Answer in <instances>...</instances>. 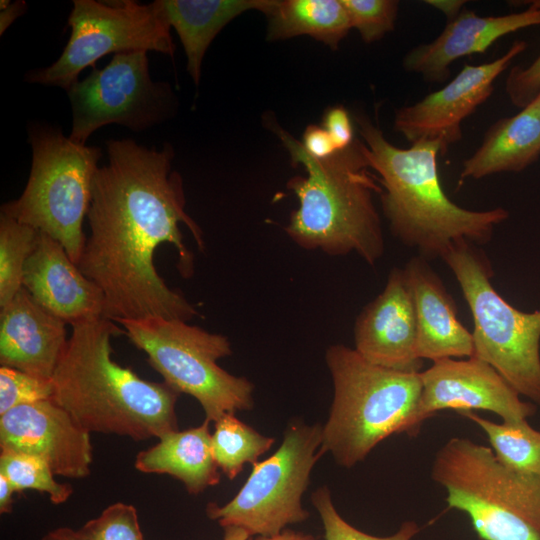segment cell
Listing matches in <instances>:
<instances>
[{"mask_svg":"<svg viewBox=\"0 0 540 540\" xmlns=\"http://www.w3.org/2000/svg\"><path fill=\"white\" fill-rule=\"evenodd\" d=\"M108 163L95 173L86 236L78 267L105 298L104 317H164L189 321L198 313L158 274L154 254L164 243L175 247L178 270L188 278L193 254L183 242L186 225L200 250L202 231L185 211L182 178L172 170L173 147L160 150L133 139L106 141Z\"/></svg>","mask_w":540,"mask_h":540,"instance_id":"6da1fadb","label":"cell"},{"mask_svg":"<svg viewBox=\"0 0 540 540\" xmlns=\"http://www.w3.org/2000/svg\"><path fill=\"white\" fill-rule=\"evenodd\" d=\"M115 321L95 317L73 325L53 374V400L90 433L135 441L178 430L179 392L142 379L112 358L111 339L124 334Z\"/></svg>","mask_w":540,"mask_h":540,"instance_id":"7a4b0ae2","label":"cell"},{"mask_svg":"<svg viewBox=\"0 0 540 540\" xmlns=\"http://www.w3.org/2000/svg\"><path fill=\"white\" fill-rule=\"evenodd\" d=\"M369 167L382 188L381 207L392 234L423 258H441L452 244L488 243L495 227L509 217L501 207L474 211L449 199L440 182L439 144L419 142L409 148L391 144L366 116H355Z\"/></svg>","mask_w":540,"mask_h":540,"instance_id":"3957f363","label":"cell"},{"mask_svg":"<svg viewBox=\"0 0 540 540\" xmlns=\"http://www.w3.org/2000/svg\"><path fill=\"white\" fill-rule=\"evenodd\" d=\"M271 129L287 148L292 163L302 164L307 177L296 176L287 186L299 207L291 214L285 232L306 250H321L333 256L358 254L374 265L385 252L379 213L373 202L381 194L378 176L371 173L362 140L326 159H315L302 143L272 123Z\"/></svg>","mask_w":540,"mask_h":540,"instance_id":"277c9868","label":"cell"},{"mask_svg":"<svg viewBox=\"0 0 540 540\" xmlns=\"http://www.w3.org/2000/svg\"><path fill=\"white\" fill-rule=\"evenodd\" d=\"M325 361L333 400L319 455L330 453L337 464L351 468L389 436L407 433L421 376L374 365L343 344L331 345Z\"/></svg>","mask_w":540,"mask_h":540,"instance_id":"5b68a950","label":"cell"},{"mask_svg":"<svg viewBox=\"0 0 540 540\" xmlns=\"http://www.w3.org/2000/svg\"><path fill=\"white\" fill-rule=\"evenodd\" d=\"M431 479L481 540H540V476L505 466L489 446L451 437L434 456Z\"/></svg>","mask_w":540,"mask_h":540,"instance_id":"8992f818","label":"cell"},{"mask_svg":"<svg viewBox=\"0 0 540 540\" xmlns=\"http://www.w3.org/2000/svg\"><path fill=\"white\" fill-rule=\"evenodd\" d=\"M28 136L32 166L27 184L18 199L1 206V213L58 241L78 265L102 151L77 144L50 126L34 125Z\"/></svg>","mask_w":540,"mask_h":540,"instance_id":"52a82bcc","label":"cell"},{"mask_svg":"<svg viewBox=\"0 0 540 540\" xmlns=\"http://www.w3.org/2000/svg\"><path fill=\"white\" fill-rule=\"evenodd\" d=\"M441 259L453 272L473 316V356L540 406V309L523 312L499 295L490 281L491 263L476 244L456 242Z\"/></svg>","mask_w":540,"mask_h":540,"instance_id":"ba28073f","label":"cell"},{"mask_svg":"<svg viewBox=\"0 0 540 540\" xmlns=\"http://www.w3.org/2000/svg\"><path fill=\"white\" fill-rule=\"evenodd\" d=\"M124 335L147 355V362L179 393L194 397L206 419L215 422L225 414L254 406V385L234 376L217 361L232 354L229 339L188 321L164 317L119 319Z\"/></svg>","mask_w":540,"mask_h":540,"instance_id":"9c48e42d","label":"cell"},{"mask_svg":"<svg viewBox=\"0 0 540 540\" xmlns=\"http://www.w3.org/2000/svg\"><path fill=\"white\" fill-rule=\"evenodd\" d=\"M322 426L293 421L278 450L252 465V471L232 500L206 507L209 519L222 527L235 526L251 536H273L288 525L305 521L309 513L302 496L319 459Z\"/></svg>","mask_w":540,"mask_h":540,"instance_id":"30bf717a","label":"cell"},{"mask_svg":"<svg viewBox=\"0 0 540 540\" xmlns=\"http://www.w3.org/2000/svg\"><path fill=\"white\" fill-rule=\"evenodd\" d=\"M68 25L71 35L61 56L46 68L29 71L26 82L67 91L85 68H95L96 61L110 53L156 51L170 57L175 53L170 26L156 1L111 5L75 0Z\"/></svg>","mask_w":540,"mask_h":540,"instance_id":"8fae6325","label":"cell"},{"mask_svg":"<svg viewBox=\"0 0 540 540\" xmlns=\"http://www.w3.org/2000/svg\"><path fill=\"white\" fill-rule=\"evenodd\" d=\"M72 108L69 139L85 145L99 128L117 124L145 131L171 118L177 99L167 82H154L146 51L115 54L67 90Z\"/></svg>","mask_w":540,"mask_h":540,"instance_id":"7c38bea8","label":"cell"},{"mask_svg":"<svg viewBox=\"0 0 540 540\" xmlns=\"http://www.w3.org/2000/svg\"><path fill=\"white\" fill-rule=\"evenodd\" d=\"M420 376L421 394L406 433L411 437L442 410L489 411L504 422L528 420L537 411V405L522 400L490 364L475 356L433 361Z\"/></svg>","mask_w":540,"mask_h":540,"instance_id":"4fadbf2b","label":"cell"},{"mask_svg":"<svg viewBox=\"0 0 540 540\" xmlns=\"http://www.w3.org/2000/svg\"><path fill=\"white\" fill-rule=\"evenodd\" d=\"M527 47L515 41L501 57L480 65H464L441 89L413 105L396 110L394 129L410 144L434 142L444 156L450 145L461 140L462 122L491 96L494 82L511 61Z\"/></svg>","mask_w":540,"mask_h":540,"instance_id":"5bb4252c","label":"cell"},{"mask_svg":"<svg viewBox=\"0 0 540 540\" xmlns=\"http://www.w3.org/2000/svg\"><path fill=\"white\" fill-rule=\"evenodd\" d=\"M90 434L53 399L0 415V450L37 456L58 476L81 479L90 474Z\"/></svg>","mask_w":540,"mask_h":540,"instance_id":"9a60e30c","label":"cell"},{"mask_svg":"<svg viewBox=\"0 0 540 540\" xmlns=\"http://www.w3.org/2000/svg\"><path fill=\"white\" fill-rule=\"evenodd\" d=\"M417 317L403 268H393L382 292L359 313L354 349L368 362L402 372H421Z\"/></svg>","mask_w":540,"mask_h":540,"instance_id":"2e32d148","label":"cell"},{"mask_svg":"<svg viewBox=\"0 0 540 540\" xmlns=\"http://www.w3.org/2000/svg\"><path fill=\"white\" fill-rule=\"evenodd\" d=\"M23 288L45 310L73 325L104 317L100 288L71 260L65 248L40 232L23 270Z\"/></svg>","mask_w":540,"mask_h":540,"instance_id":"e0dca14e","label":"cell"},{"mask_svg":"<svg viewBox=\"0 0 540 540\" xmlns=\"http://www.w3.org/2000/svg\"><path fill=\"white\" fill-rule=\"evenodd\" d=\"M535 25H540L538 1L527 10L502 16H478L463 9L433 41L411 49L403 59V67L428 82L441 83L450 76L454 61L484 53L499 38Z\"/></svg>","mask_w":540,"mask_h":540,"instance_id":"ac0fdd59","label":"cell"},{"mask_svg":"<svg viewBox=\"0 0 540 540\" xmlns=\"http://www.w3.org/2000/svg\"><path fill=\"white\" fill-rule=\"evenodd\" d=\"M0 308L1 366L52 379L68 343L67 323L24 288Z\"/></svg>","mask_w":540,"mask_h":540,"instance_id":"d6986e66","label":"cell"},{"mask_svg":"<svg viewBox=\"0 0 540 540\" xmlns=\"http://www.w3.org/2000/svg\"><path fill=\"white\" fill-rule=\"evenodd\" d=\"M403 269L415 305L419 358L433 362L473 356V335L458 320L456 303L428 260L414 256Z\"/></svg>","mask_w":540,"mask_h":540,"instance_id":"ffe728a7","label":"cell"},{"mask_svg":"<svg viewBox=\"0 0 540 540\" xmlns=\"http://www.w3.org/2000/svg\"><path fill=\"white\" fill-rule=\"evenodd\" d=\"M540 97L511 117L493 123L481 145L462 163L461 179L521 172L540 156Z\"/></svg>","mask_w":540,"mask_h":540,"instance_id":"44dd1931","label":"cell"},{"mask_svg":"<svg viewBox=\"0 0 540 540\" xmlns=\"http://www.w3.org/2000/svg\"><path fill=\"white\" fill-rule=\"evenodd\" d=\"M208 419L193 428L172 431L135 459V468L142 473L168 474L181 481L192 495H198L220 481L211 446Z\"/></svg>","mask_w":540,"mask_h":540,"instance_id":"7402d4cb","label":"cell"},{"mask_svg":"<svg viewBox=\"0 0 540 540\" xmlns=\"http://www.w3.org/2000/svg\"><path fill=\"white\" fill-rule=\"evenodd\" d=\"M269 0H156L169 26L173 27L187 57V71L199 84L207 48L215 36L241 13L263 11Z\"/></svg>","mask_w":540,"mask_h":540,"instance_id":"603a6c76","label":"cell"},{"mask_svg":"<svg viewBox=\"0 0 540 540\" xmlns=\"http://www.w3.org/2000/svg\"><path fill=\"white\" fill-rule=\"evenodd\" d=\"M268 40L309 35L337 49L352 28L341 0H269Z\"/></svg>","mask_w":540,"mask_h":540,"instance_id":"cb8c5ba5","label":"cell"},{"mask_svg":"<svg viewBox=\"0 0 540 540\" xmlns=\"http://www.w3.org/2000/svg\"><path fill=\"white\" fill-rule=\"evenodd\" d=\"M460 414L484 432L501 463L515 471L540 476V431L528 420L497 423L473 411Z\"/></svg>","mask_w":540,"mask_h":540,"instance_id":"d4e9b609","label":"cell"},{"mask_svg":"<svg viewBox=\"0 0 540 540\" xmlns=\"http://www.w3.org/2000/svg\"><path fill=\"white\" fill-rule=\"evenodd\" d=\"M211 446L214 460L227 478L233 480L246 463L255 464L266 453L275 439L239 420L234 414H225L214 422Z\"/></svg>","mask_w":540,"mask_h":540,"instance_id":"484cf974","label":"cell"},{"mask_svg":"<svg viewBox=\"0 0 540 540\" xmlns=\"http://www.w3.org/2000/svg\"><path fill=\"white\" fill-rule=\"evenodd\" d=\"M38 235V230L0 213V307L23 288L24 266Z\"/></svg>","mask_w":540,"mask_h":540,"instance_id":"4316f807","label":"cell"},{"mask_svg":"<svg viewBox=\"0 0 540 540\" xmlns=\"http://www.w3.org/2000/svg\"><path fill=\"white\" fill-rule=\"evenodd\" d=\"M0 474L8 479L15 493L36 490L48 494L53 504L64 503L73 493L72 486L56 481L50 466L37 456L1 451Z\"/></svg>","mask_w":540,"mask_h":540,"instance_id":"83f0119b","label":"cell"},{"mask_svg":"<svg viewBox=\"0 0 540 540\" xmlns=\"http://www.w3.org/2000/svg\"><path fill=\"white\" fill-rule=\"evenodd\" d=\"M312 504L320 515L325 540H413L419 533V525L412 520L404 521L398 530L388 536H374L349 524L336 510L329 489L322 486L311 496Z\"/></svg>","mask_w":540,"mask_h":540,"instance_id":"f1b7e54d","label":"cell"},{"mask_svg":"<svg viewBox=\"0 0 540 540\" xmlns=\"http://www.w3.org/2000/svg\"><path fill=\"white\" fill-rule=\"evenodd\" d=\"M83 540H145L136 508L116 502L77 530Z\"/></svg>","mask_w":540,"mask_h":540,"instance_id":"f546056e","label":"cell"},{"mask_svg":"<svg viewBox=\"0 0 540 540\" xmlns=\"http://www.w3.org/2000/svg\"><path fill=\"white\" fill-rule=\"evenodd\" d=\"M351 27L366 43L377 41L392 31L398 14L396 0H341Z\"/></svg>","mask_w":540,"mask_h":540,"instance_id":"4dcf8cb0","label":"cell"},{"mask_svg":"<svg viewBox=\"0 0 540 540\" xmlns=\"http://www.w3.org/2000/svg\"><path fill=\"white\" fill-rule=\"evenodd\" d=\"M52 379L0 367V415L20 405L53 399Z\"/></svg>","mask_w":540,"mask_h":540,"instance_id":"1f68e13d","label":"cell"},{"mask_svg":"<svg viewBox=\"0 0 540 540\" xmlns=\"http://www.w3.org/2000/svg\"><path fill=\"white\" fill-rule=\"evenodd\" d=\"M505 89L510 101L521 109L533 102L540 94V55L526 68L513 67Z\"/></svg>","mask_w":540,"mask_h":540,"instance_id":"d6a6232c","label":"cell"},{"mask_svg":"<svg viewBox=\"0 0 540 540\" xmlns=\"http://www.w3.org/2000/svg\"><path fill=\"white\" fill-rule=\"evenodd\" d=\"M322 124L337 151L345 149L354 141L352 123L344 107L334 106L327 109Z\"/></svg>","mask_w":540,"mask_h":540,"instance_id":"836d02e7","label":"cell"},{"mask_svg":"<svg viewBox=\"0 0 540 540\" xmlns=\"http://www.w3.org/2000/svg\"><path fill=\"white\" fill-rule=\"evenodd\" d=\"M304 150L315 159H326L337 152L327 131L317 125H308L301 142Z\"/></svg>","mask_w":540,"mask_h":540,"instance_id":"e575fe53","label":"cell"},{"mask_svg":"<svg viewBox=\"0 0 540 540\" xmlns=\"http://www.w3.org/2000/svg\"><path fill=\"white\" fill-rule=\"evenodd\" d=\"M27 9L25 1H16L11 3L6 9L0 13V34L2 35L9 26Z\"/></svg>","mask_w":540,"mask_h":540,"instance_id":"d590c367","label":"cell"},{"mask_svg":"<svg viewBox=\"0 0 540 540\" xmlns=\"http://www.w3.org/2000/svg\"><path fill=\"white\" fill-rule=\"evenodd\" d=\"M425 3L441 11L448 21L453 20L462 10L466 1L462 0H427Z\"/></svg>","mask_w":540,"mask_h":540,"instance_id":"8d00e7d4","label":"cell"},{"mask_svg":"<svg viewBox=\"0 0 540 540\" xmlns=\"http://www.w3.org/2000/svg\"><path fill=\"white\" fill-rule=\"evenodd\" d=\"M13 487L8 479L0 474V513H11L13 509Z\"/></svg>","mask_w":540,"mask_h":540,"instance_id":"74e56055","label":"cell"},{"mask_svg":"<svg viewBox=\"0 0 540 540\" xmlns=\"http://www.w3.org/2000/svg\"><path fill=\"white\" fill-rule=\"evenodd\" d=\"M255 540H318V538L312 534L284 529L279 534L273 536H257Z\"/></svg>","mask_w":540,"mask_h":540,"instance_id":"f35d334b","label":"cell"},{"mask_svg":"<svg viewBox=\"0 0 540 540\" xmlns=\"http://www.w3.org/2000/svg\"><path fill=\"white\" fill-rule=\"evenodd\" d=\"M41 540H83L78 531L68 527L54 529L44 535Z\"/></svg>","mask_w":540,"mask_h":540,"instance_id":"ab89813d","label":"cell"},{"mask_svg":"<svg viewBox=\"0 0 540 540\" xmlns=\"http://www.w3.org/2000/svg\"><path fill=\"white\" fill-rule=\"evenodd\" d=\"M223 529V540H252V536L242 528L228 526Z\"/></svg>","mask_w":540,"mask_h":540,"instance_id":"60d3db41","label":"cell"},{"mask_svg":"<svg viewBox=\"0 0 540 540\" xmlns=\"http://www.w3.org/2000/svg\"><path fill=\"white\" fill-rule=\"evenodd\" d=\"M10 4H11V2H10L9 0H2V1L0 2V8H1V10L6 9Z\"/></svg>","mask_w":540,"mask_h":540,"instance_id":"b9f144b4","label":"cell"},{"mask_svg":"<svg viewBox=\"0 0 540 540\" xmlns=\"http://www.w3.org/2000/svg\"><path fill=\"white\" fill-rule=\"evenodd\" d=\"M538 96L540 97V94ZM539 117H540V107H539Z\"/></svg>","mask_w":540,"mask_h":540,"instance_id":"7bdbcfd3","label":"cell"}]
</instances>
